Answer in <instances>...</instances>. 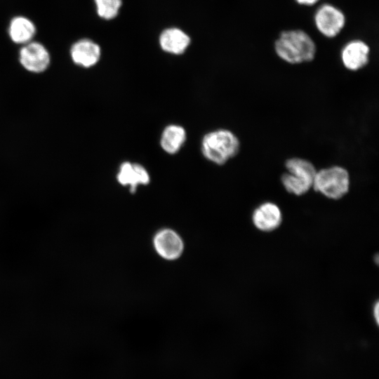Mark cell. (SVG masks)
I'll use <instances>...</instances> for the list:
<instances>
[{
  "instance_id": "8fae6325",
  "label": "cell",
  "mask_w": 379,
  "mask_h": 379,
  "mask_svg": "<svg viewBox=\"0 0 379 379\" xmlns=\"http://www.w3.org/2000/svg\"><path fill=\"white\" fill-rule=\"evenodd\" d=\"M73 62L83 67L95 65L100 58V46L92 40L81 39L74 43L70 50Z\"/></svg>"
},
{
  "instance_id": "7a4b0ae2",
  "label": "cell",
  "mask_w": 379,
  "mask_h": 379,
  "mask_svg": "<svg viewBox=\"0 0 379 379\" xmlns=\"http://www.w3.org/2000/svg\"><path fill=\"white\" fill-rule=\"evenodd\" d=\"M239 147L237 137L226 129L209 132L201 141V152L204 157L218 165H222L235 157Z\"/></svg>"
},
{
  "instance_id": "8992f818",
  "label": "cell",
  "mask_w": 379,
  "mask_h": 379,
  "mask_svg": "<svg viewBox=\"0 0 379 379\" xmlns=\"http://www.w3.org/2000/svg\"><path fill=\"white\" fill-rule=\"evenodd\" d=\"M19 60L26 70L32 73H41L49 66L50 55L41 44L29 42L21 48Z\"/></svg>"
},
{
  "instance_id": "52a82bcc",
  "label": "cell",
  "mask_w": 379,
  "mask_h": 379,
  "mask_svg": "<svg viewBox=\"0 0 379 379\" xmlns=\"http://www.w3.org/2000/svg\"><path fill=\"white\" fill-rule=\"evenodd\" d=\"M156 252L164 259L173 260L182 253L184 244L180 236L171 229H163L156 233L153 239Z\"/></svg>"
},
{
  "instance_id": "2e32d148",
  "label": "cell",
  "mask_w": 379,
  "mask_h": 379,
  "mask_svg": "<svg viewBox=\"0 0 379 379\" xmlns=\"http://www.w3.org/2000/svg\"><path fill=\"white\" fill-rule=\"evenodd\" d=\"M373 317L375 319V321H376L377 324H378V320H379V302L377 301L374 306H373Z\"/></svg>"
},
{
  "instance_id": "5b68a950",
  "label": "cell",
  "mask_w": 379,
  "mask_h": 379,
  "mask_svg": "<svg viewBox=\"0 0 379 379\" xmlns=\"http://www.w3.org/2000/svg\"><path fill=\"white\" fill-rule=\"evenodd\" d=\"M315 25L319 31L326 37H334L340 33L345 23L343 12L330 4H324L314 15Z\"/></svg>"
},
{
  "instance_id": "5bb4252c",
  "label": "cell",
  "mask_w": 379,
  "mask_h": 379,
  "mask_svg": "<svg viewBox=\"0 0 379 379\" xmlns=\"http://www.w3.org/2000/svg\"><path fill=\"white\" fill-rule=\"evenodd\" d=\"M186 140V132L183 127L171 124L163 131L160 139L162 149L170 154L177 153Z\"/></svg>"
},
{
  "instance_id": "7c38bea8",
  "label": "cell",
  "mask_w": 379,
  "mask_h": 379,
  "mask_svg": "<svg viewBox=\"0 0 379 379\" xmlns=\"http://www.w3.org/2000/svg\"><path fill=\"white\" fill-rule=\"evenodd\" d=\"M190 38L178 28H168L161 32L159 37L161 48L166 52L179 55L187 49Z\"/></svg>"
},
{
  "instance_id": "6da1fadb",
  "label": "cell",
  "mask_w": 379,
  "mask_h": 379,
  "mask_svg": "<svg viewBox=\"0 0 379 379\" xmlns=\"http://www.w3.org/2000/svg\"><path fill=\"white\" fill-rule=\"evenodd\" d=\"M274 48L279 58L291 64L311 61L316 53L312 39L300 29L281 32L275 41Z\"/></svg>"
},
{
  "instance_id": "277c9868",
  "label": "cell",
  "mask_w": 379,
  "mask_h": 379,
  "mask_svg": "<svg viewBox=\"0 0 379 379\" xmlns=\"http://www.w3.org/2000/svg\"><path fill=\"white\" fill-rule=\"evenodd\" d=\"M312 187L328 199H339L349 191L350 175L345 168L338 166L324 168L316 173Z\"/></svg>"
},
{
  "instance_id": "3957f363",
  "label": "cell",
  "mask_w": 379,
  "mask_h": 379,
  "mask_svg": "<svg viewBox=\"0 0 379 379\" xmlns=\"http://www.w3.org/2000/svg\"><path fill=\"white\" fill-rule=\"evenodd\" d=\"M287 172L281 176V182L287 192L300 196L312 187L317 171L309 161L301 158H291L285 163Z\"/></svg>"
},
{
  "instance_id": "4fadbf2b",
  "label": "cell",
  "mask_w": 379,
  "mask_h": 379,
  "mask_svg": "<svg viewBox=\"0 0 379 379\" xmlns=\"http://www.w3.org/2000/svg\"><path fill=\"white\" fill-rule=\"evenodd\" d=\"M8 33L13 42L26 44L30 42L35 35L36 27L29 19L22 16H18L11 21Z\"/></svg>"
},
{
  "instance_id": "9c48e42d",
  "label": "cell",
  "mask_w": 379,
  "mask_h": 379,
  "mask_svg": "<svg viewBox=\"0 0 379 379\" xmlns=\"http://www.w3.org/2000/svg\"><path fill=\"white\" fill-rule=\"evenodd\" d=\"M117 179L120 185L128 186L132 193L139 185H146L150 180L148 171L142 165L128 161L120 165Z\"/></svg>"
},
{
  "instance_id": "e0dca14e",
  "label": "cell",
  "mask_w": 379,
  "mask_h": 379,
  "mask_svg": "<svg viewBox=\"0 0 379 379\" xmlns=\"http://www.w3.org/2000/svg\"><path fill=\"white\" fill-rule=\"evenodd\" d=\"M298 4L302 5L311 6L316 4L319 0H295Z\"/></svg>"
},
{
  "instance_id": "30bf717a",
  "label": "cell",
  "mask_w": 379,
  "mask_h": 379,
  "mask_svg": "<svg viewBox=\"0 0 379 379\" xmlns=\"http://www.w3.org/2000/svg\"><path fill=\"white\" fill-rule=\"evenodd\" d=\"M369 47L362 41L354 40L347 44L341 53L344 66L352 71L361 69L368 62Z\"/></svg>"
},
{
  "instance_id": "9a60e30c",
  "label": "cell",
  "mask_w": 379,
  "mask_h": 379,
  "mask_svg": "<svg viewBox=\"0 0 379 379\" xmlns=\"http://www.w3.org/2000/svg\"><path fill=\"white\" fill-rule=\"evenodd\" d=\"M98 15L105 20L114 18L121 6V0H94Z\"/></svg>"
},
{
  "instance_id": "ba28073f",
  "label": "cell",
  "mask_w": 379,
  "mask_h": 379,
  "mask_svg": "<svg viewBox=\"0 0 379 379\" xmlns=\"http://www.w3.org/2000/svg\"><path fill=\"white\" fill-rule=\"evenodd\" d=\"M254 226L262 232H272L282 222V213L279 206L272 202H265L258 206L252 214Z\"/></svg>"
}]
</instances>
